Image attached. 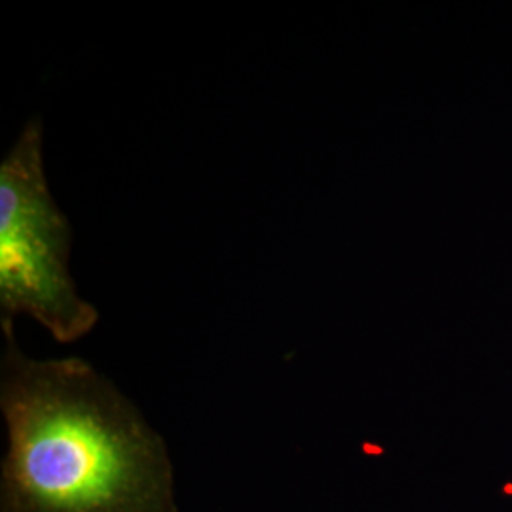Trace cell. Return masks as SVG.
<instances>
[{
  "instance_id": "6da1fadb",
  "label": "cell",
  "mask_w": 512,
  "mask_h": 512,
  "mask_svg": "<svg viewBox=\"0 0 512 512\" xmlns=\"http://www.w3.org/2000/svg\"><path fill=\"white\" fill-rule=\"evenodd\" d=\"M6 338L0 512H177L164 440L137 408L86 361H33Z\"/></svg>"
},
{
  "instance_id": "7a4b0ae2",
  "label": "cell",
  "mask_w": 512,
  "mask_h": 512,
  "mask_svg": "<svg viewBox=\"0 0 512 512\" xmlns=\"http://www.w3.org/2000/svg\"><path fill=\"white\" fill-rule=\"evenodd\" d=\"M71 224L57 209L42 164V128L33 120L0 165V315L4 332L27 313L69 344L99 313L69 274Z\"/></svg>"
}]
</instances>
